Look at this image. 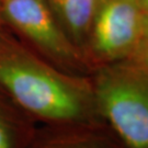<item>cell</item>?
<instances>
[{
    "label": "cell",
    "mask_w": 148,
    "mask_h": 148,
    "mask_svg": "<svg viewBox=\"0 0 148 148\" xmlns=\"http://www.w3.org/2000/svg\"><path fill=\"white\" fill-rule=\"evenodd\" d=\"M98 110L124 148H148V71L130 60L90 75Z\"/></svg>",
    "instance_id": "cell-2"
},
{
    "label": "cell",
    "mask_w": 148,
    "mask_h": 148,
    "mask_svg": "<svg viewBox=\"0 0 148 148\" xmlns=\"http://www.w3.org/2000/svg\"><path fill=\"white\" fill-rule=\"evenodd\" d=\"M27 148H124L106 124L37 125Z\"/></svg>",
    "instance_id": "cell-5"
},
{
    "label": "cell",
    "mask_w": 148,
    "mask_h": 148,
    "mask_svg": "<svg viewBox=\"0 0 148 148\" xmlns=\"http://www.w3.org/2000/svg\"><path fill=\"white\" fill-rule=\"evenodd\" d=\"M127 60L135 63L136 65L143 67L148 71V43H140V45L135 51V53L132 55V57Z\"/></svg>",
    "instance_id": "cell-8"
},
{
    "label": "cell",
    "mask_w": 148,
    "mask_h": 148,
    "mask_svg": "<svg viewBox=\"0 0 148 148\" xmlns=\"http://www.w3.org/2000/svg\"><path fill=\"white\" fill-rule=\"evenodd\" d=\"M144 19L138 0H100L82 48L92 73L101 66L132 57L143 42Z\"/></svg>",
    "instance_id": "cell-4"
},
{
    "label": "cell",
    "mask_w": 148,
    "mask_h": 148,
    "mask_svg": "<svg viewBox=\"0 0 148 148\" xmlns=\"http://www.w3.org/2000/svg\"><path fill=\"white\" fill-rule=\"evenodd\" d=\"M5 27L37 55L66 73L92 74L44 0H0Z\"/></svg>",
    "instance_id": "cell-3"
},
{
    "label": "cell",
    "mask_w": 148,
    "mask_h": 148,
    "mask_svg": "<svg viewBox=\"0 0 148 148\" xmlns=\"http://www.w3.org/2000/svg\"><path fill=\"white\" fill-rule=\"evenodd\" d=\"M143 42L148 43V14H146V13H145L143 25Z\"/></svg>",
    "instance_id": "cell-9"
},
{
    "label": "cell",
    "mask_w": 148,
    "mask_h": 148,
    "mask_svg": "<svg viewBox=\"0 0 148 148\" xmlns=\"http://www.w3.org/2000/svg\"><path fill=\"white\" fill-rule=\"evenodd\" d=\"M3 27H5V24H3V21H2V16H1V2H0V29H2Z\"/></svg>",
    "instance_id": "cell-11"
},
{
    "label": "cell",
    "mask_w": 148,
    "mask_h": 148,
    "mask_svg": "<svg viewBox=\"0 0 148 148\" xmlns=\"http://www.w3.org/2000/svg\"><path fill=\"white\" fill-rule=\"evenodd\" d=\"M67 36L82 53L100 0H44Z\"/></svg>",
    "instance_id": "cell-6"
},
{
    "label": "cell",
    "mask_w": 148,
    "mask_h": 148,
    "mask_svg": "<svg viewBox=\"0 0 148 148\" xmlns=\"http://www.w3.org/2000/svg\"><path fill=\"white\" fill-rule=\"evenodd\" d=\"M0 91L41 125L106 124L90 76L66 73L0 29Z\"/></svg>",
    "instance_id": "cell-1"
},
{
    "label": "cell",
    "mask_w": 148,
    "mask_h": 148,
    "mask_svg": "<svg viewBox=\"0 0 148 148\" xmlns=\"http://www.w3.org/2000/svg\"><path fill=\"white\" fill-rule=\"evenodd\" d=\"M37 125L0 91V148H27Z\"/></svg>",
    "instance_id": "cell-7"
},
{
    "label": "cell",
    "mask_w": 148,
    "mask_h": 148,
    "mask_svg": "<svg viewBox=\"0 0 148 148\" xmlns=\"http://www.w3.org/2000/svg\"><path fill=\"white\" fill-rule=\"evenodd\" d=\"M139 3H140V7L142 9L144 10V12L148 14V0H138Z\"/></svg>",
    "instance_id": "cell-10"
}]
</instances>
